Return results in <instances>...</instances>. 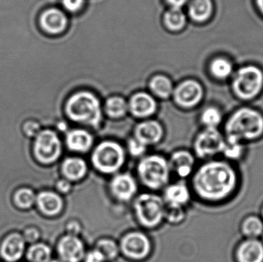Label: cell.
I'll list each match as a JSON object with an SVG mask.
<instances>
[{
    "label": "cell",
    "instance_id": "1",
    "mask_svg": "<svg viewBox=\"0 0 263 262\" xmlns=\"http://www.w3.org/2000/svg\"><path fill=\"white\" fill-rule=\"evenodd\" d=\"M237 177L227 163L211 161L199 168L193 175V187L199 198L205 201H220L236 189Z\"/></svg>",
    "mask_w": 263,
    "mask_h": 262
},
{
    "label": "cell",
    "instance_id": "2",
    "mask_svg": "<svg viewBox=\"0 0 263 262\" xmlns=\"http://www.w3.org/2000/svg\"><path fill=\"white\" fill-rule=\"evenodd\" d=\"M68 118L77 124L98 130L103 123V112L98 98L88 92L72 95L66 105Z\"/></svg>",
    "mask_w": 263,
    "mask_h": 262
},
{
    "label": "cell",
    "instance_id": "3",
    "mask_svg": "<svg viewBox=\"0 0 263 262\" xmlns=\"http://www.w3.org/2000/svg\"><path fill=\"white\" fill-rule=\"evenodd\" d=\"M226 132L227 140L242 143L256 139L263 134V116L253 109H239L227 122Z\"/></svg>",
    "mask_w": 263,
    "mask_h": 262
},
{
    "label": "cell",
    "instance_id": "4",
    "mask_svg": "<svg viewBox=\"0 0 263 262\" xmlns=\"http://www.w3.org/2000/svg\"><path fill=\"white\" fill-rule=\"evenodd\" d=\"M136 171L139 182L152 191L164 189L172 172L168 159L159 154L144 155L138 163Z\"/></svg>",
    "mask_w": 263,
    "mask_h": 262
},
{
    "label": "cell",
    "instance_id": "5",
    "mask_svg": "<svg viewBox=\"0 0 263 262\" xmlns=\"http://www.w3.org/2000/svg\"><path fill=\"white\" fill-rule=\"evenodd\" d=\"M126 151L118 142L103 140L94 146L91 153L92 167L103 175H115L126 163Z\"/></svg>",
    "mask_w": 263,
    "mask_h": 262
},
{
    "label": "cell",
    "instance_id": "6",
    "mask_svg": "<svg viewBox=\"0 0 263 262\" xmlns=\"http://www.w3.org/2000/svg\"><path fill=\"white\" fill-rule=\"evenodd\" d=\"M165 204L163 198L153 192H144L135 197L133 212L136 221L145 229L157 228L164 221Z\"/></svg>",
    "mask_w": 263,
    "mask_h": 262
},
{
    "label": "cell",
    "instance_id": "7",
    "mask_svg": "<svg viewBox=\"0 0 263 262\" xmlns=\"http://www.w3.org/2000/svg\"><path fill=\"white\" fill-rule=\"evenodd\" d=\"M35 158L43 165H51L58 161L63 151V144L55 131L44 129L39 132L34 143Z\"/></svg>",
    "mask_w": 263,
    "mask_h": 262
},
{
    "label": "cell",
    "instance_id": "8",
    "mask_svg": "<svg viewBox=\"0 0 263 262\" xmlns=\"http://www.w3.org/2000/svg\"><path fill=\"white\" fill-rule=\"evenodd\" d=\"M263 85V74L255 66H247L238 71L233 81V89L239 98L250 99L260 92Z\"/></svg>",
    "mask_w": 263,
    "mask_h": 262
},
{
    "label": "cell",
    "instance_id": "9",
    "mask_svg": "<svg viewBox=\"0 0 263 262\" xmlns=\"http://www.w3.org/2000/svg\"><path fill=\"white\" fill-rule=\"evenodd\" d=\"M120 251L126 258L141 261L149 255L152 243L148 235L141 231H132L124 234L119 243Z\"/></svg>",
    "mask_w": 263,
    "mask_h": 262
},
{
    "label": "cell",
    "instance_id": "10",
    "mask_svg": "<svg viewBox=\"0 0 263 262\" xmlns=\"http://www.w3.org/2000/svg\"><path fill=\"white\" fill-rule=\"evenodd\" d=\"M225 143L223 136L217 129L205 128L195 138V153L200 158L214 156L222 152Z\"/></svg>",
    "mask_w": 263,
    "mask_h": 262
},
{
    "label": "cell",
    "instance_id": "11",
    "mask_svg": "<svg viewBox=\"0 0 263 262\" xmlns=\"http://www.w3.org/2000/svg\"><path fill=\"white\" fill-rule=\"evenodd\" d=\"M109 189L112 198L120 203H129L136 196L137 181L129 172H118L109 182Z\"/></svg>",
    "mask_w": 263,
    "mask_h": 262
},
{
    "label": "cell",
    "instance_id": "12",
    "mask_svg": "<svg viewBox=\"0 0 263 262\" xmlns=\"http://www.w3.org/2000/svg\"><path fill=\"white\" fill-rule=\"evenodd\" d=\"M57 253L63 262H81L86 255V246L82 238L76 235H63L57 243Z\"/></svg>",
    "mask_w": 263,
    "mask_h": 262
},
{
    "label": "cell",
    "instance_id": "13",
    "mask_svg": "<svg viewBox=\"0 0 263 262\" xmlns=\"http://www.w3.org/2000/svg\"><path fill=\"white\" fill-rule=\"evenodd\" d=\"M133 137L147 147L155 146L163 138L164 129L162 124L156 120H144L136 125Z\"/></svg>",
    "mask_w": 263,
    "mask_h": 262
},
{
    "label": "cell",
    "instance_id": "14",
    "mask_svg": "<svg viewBox=\"0 0 263 262\" xmlns=\"http://www.w3.org/2000/svg\"><path fill=\"white\" fill-rule=\"evenodd\" d=\"M65 145L74 153L86 154L93 148L94 137L85 129H69L65 135Z\"/></svg>",
    "mask_w": 263,
    "mask_h": 262
},
{
    "label": "cell",
    "instance_id": "15",
    "mask_svg": "<svg viewBox=\"0 0 263 262\" xmlns=\"http://www.w3.org/2000/svg\"><path fill=\"white\" fill-rule=\"evenodd\" d=\"M203 91L196 81L188 80L179 85L174 92L176 103L183 108H192L201 101Z\"/></svg>",
    "mask_w": 263,
    "mask_h": 262
},
{
    "label": "cell",
    "instance_id": "16",
    "mask_svg": "<svg viewBox=\"0 0 263 262\" xmlns=\"http://www.w3.org/2000/svg\"><path fill=\"white\" fill-rule=\"evenodd\" d=\"M35 203L40 212L49 217L60 215L64 209L65 203L63 197L57 192L43 191L36 195Z\"/></svg>",
    "mask_w": 263,
    "mask_h": 262
},
{
    "label": "cell",
    "instance_id": "17",
    "mask_svg": "<svg viewBox=\"0 0 263 262\" xmlns=\"http://www.w3.org/2000/svg\"><path fill=\"white\" fill-rule=\"evenodd\" d=\"M89 171L87 163L80 156L64 158L60 166V172L65 179L70 183H78L86 178Z\"/></svg>",
    "mask_w": 263,
    "mask_h": 262
},
{
    "label": "cell",
    "instance_id": "18",
    "mask_svg": "<svg viewBox=\"0 0 263 262\" xmlns=\"http://www.w3.org/2000/svg\"><path fill=\"white\" fill-rule=\"evenodd\" d=\"M162 198L167 206L184 208L191 199V192L185 183L179 182L164 188Z\"/></svg>",
    "mask_w": 263,
    "mask_h": 262
},
{
    "label": "cell",
    "instance_id": "19",
    "mask_svg": "<svg viewBox=\"0 0 263 262\" xmlns=\"http://www.w3.org/2000/svg\"><path fill=\"white\" fill-rule=\"evenodd\" d=\"M172 172L179 178H185L193 173L195 164L194 155L187 150H177L172 154L168 159Z\"/></svg>",
    "mask_w": 263,
    "mask_h": 262
},
{
    "label": "cell",
    "instance_id": "20",
    "mask_svg": "<svg viewBox=\"0 0 263 262\" xmlns=\"http://www.w3.org/2000/svg\"><path fill=\"white\" fill-rule=\"evenodd\" d=\"M128 107L133 116L146 118L154 115L156 111V103L151 95L141 92L132 97Z\"/></svg>",
    "mask_w": 263,
    "mask_h": 262
},
{
    "label": "cell",
    "instance_id": "21",
    "mask_svg": "<svg viewBox=\"0 0 263 262\" xmlns=\"http://www.w3.org/2000/svg\"><path fill=\"white\" fill-rule=\"evenodd\" d=\"M24 237L18 233L8 235L2 243L0 253L6 261H18L23 256L25 250Z\"/></svg>",
    "mask_w": 263,
    "mask_h": 262
},
{
    "label": "cell",
    "instance_id": "22",
    "mask_svg": "<svg viewBox=\"0 0 263 262\" xmlns=\"http://www.w3.org/2000/svg\"><path fill=\"white\" fill-rule=\"evenodd\" d=\"M240 262H262L263 245L254 238L244 241L238 249Z\"/></svg>",
    "mask_w": 263,
    "mask_h": 262
},
{
    "label": "cell",
    "instance_id": "23",
    "mask_svg": "<svg viewBox=\"0 0 263 262\" xmlns=\"http://www.w3.org/2000/svg\"><path fill=\"white\" fill-rule=\"evenodd\" d=\"M41 24L47 32L59 33L66 28L67 18L61 11L55 9H49L42 15Z\"/></svg>",
    "mask_w": 263,
    "mask_h": 262
},
{
    "label": "cell",
    "instance_id": "24",
    "mask_svg": "<svg viewBox=\"0 0 263 262\" xmlns=\"http://www.w3.org/2000/svg\"><path fill=\"white\" fill-rule=\"evenodd\" d=\"M211 0H192L189 11L190 15L193 19L198 22H203L211 15Z\"/></svg>",
    "mask_w": 263,
    "mask_h": 262
},
{
    "label": "cell",
    "instance_id": "25",
    "mask_svg": "<svg viewBox=\"0 0 263 262\" xmlns=\"http://www.w3.org/2000/svg\"><path fill=\"white\" fill-rule=\"evenodd\" d=\"M94 249L98 250L106 261H114L120 253L119 243L110 238H100Z\"/></svg>",
    "mask_w": 263,
    "mask_h": 262
},
{
    "label": "cell",
    "instance_id": "26",
    "mask_svg": "<svg viewBox=\"0 0 263 262\" xmlns=\"http://www.w3.org/2000/svg\"><path fill=\"white\" fill-rule=\"evenodd\" d=\"M105 111L111 118H123L129 111L128 103L120 97H112L106 101Z\"/></svg>",
    "mask_w": 263,
    "mask_h": 262
},
{
    "label": "cell",
    "instance_id": "27",
    "mask_svg": "<svg viewBox=\"0 0 263 262\" xmlns=\"http://www.w3.org/2000/svg\"><path fill=\"white\" fill-rule=\"evenodd\" d=\"M52 256V250L47 245L36 243L32 245L27 252V258L31 262H49Z\"/></svg>",
    "mask_w": 263,
    "mask_h": 262
},
{
    "label": "cell",
    "instance_id": "28",
    "mask_svg": "<svg viewBox=\"0 0 263 262\" xmlns=\"http://www.w3.org/2000/svg\"><path fill=\"white\" fill-rule=\"evenodd\" d=\"M150 87L153 92L161 98H168L173 92L171 82L166 77L161 75L153 78L150 83Z\"/></svg>",
    "mask_w": 263,
    "mask_h": 262
},
{
    "label": "cell",
    "instance_id": "29",
    "mask_svg": "<svg viewBox=\"0 0 263 262\" xmlns=\"http://www.w3.org/2000/svg\"><path fill=\"white\" fill-rule=\"evenodd\" d=\"M165 22L172 30H179L185 25V15L179 8L173 7L165 13Z\"/></svg>",
    "mask_w": 263,
    "mask_h": 262
},
{
    "label": "cell",
    "instance_id": "30",
    "mask_svg": "<svg viewBox=\"0 0 263 262\" xmlns=\"http://www.w3.org/2000/svg\"><path fill=\"white\" fill-rule=\"evenodd\" d=\"M242 232L251 238L259 236L263 232L262 221L257 217H249L242 224Z\"/></svg>",
    "mask_w": 263,
    "mask_h": 262
},
{
    "label": "cell",
    "instance_id": "31",
    "mask_svg": "<svg viewBox=\"0 0 263 262\" xmlns=\"http://www.w3.org/2000/svg\"><path fill=\"white\" fill-rule=\"evenodd\" d=\"M222 114L219 109L214 107L207 108L201 115V122L205 128L217 129V126L222 121Z\"/></svg>",
    "mask_w": 263,
    "mask_h": 262
},
{
    "label": "cell",
    "instance_id": "32",
    "mask_svg": "<svg viewBox=\"0 0 263 262\" xmlns=\"http://www.w3.org/2000/svg\"><path fill=\"white\" fill-rule=\"evenodd\" d=\"M36 201V195L30 189H22L17 191L15 195V201L22 209H29Z\"/></svg>",
    "mask_w": 263,
    "mask_h": 262
},
{
    "label": "cell",
    "instance_id": "33",
    "mask_svg": "<svg viewBox=\"0 0 263 262\" xmlns=\"http://www.w3.org/2000/svg\"><path fill=\"white\" fill-rule=\"evenodd\" d=\"M212 73L219 78H226L231 75L233 66L230 62L224 58L215 59L211 64Z\"/></svg>",
    "mask_w": 263,
    "mask_h": 262
},
{
    "label": "cell",
    "instance_id": "34",
    "mask_svg": "<svg viewBox=\"0 0 263 262\" xmlns=\"http://www.w3.org/2000/svg\"><path fill=\"white\" fill-rule=\"evenodd\" d=\"M185 218V212L184 208L165 205L164 220H166L170 224L178 225L182 223Z\"/></svg>",
    "mask_w": 263,
    "mask_h": 262
},
{
    "label": "cell",
    "instance_id": "35",
    "mask_svg": "<svg viewBox=\"0 0 263 262\" xmlns=\"http://www.w3.org/2000/svg\"><path fill=\"white\" fill-rule=\"evenodd\" d=\"M243 152L242 143L240 142L227 140L224 146L222 153L230 159H237L242 155Z\"/></svg>",
    "mask_w": 263,
    "mask_h": 262
},
{
    "label": "cell",
    "instance_id": "36",
    "mask_svg": "<svg viewBox=\"0 0 263 262\" xmlns=\"http://www.w3.org/2000/svg\"><path fill=\"white\" fill-rule=\"evenodd\" d=\"M148 147L145 146V145L141 143L140 142L136 140V138H129L127 142V151L131 156L134 158H142L145 155Z\"/></svg>",
    "mask_w": 263,
    "mask_h": 262
},
{
    "label": "cell",
    "instance_id": "37",
    "mask_svg": "<svg viewBox=\"0 0 263 262\" xmlns=\"http://www.w3.org/2000/svg\"><path fill=\"white\" fill-rule=\"evenodd\" d=\"M81 223L77 220H70L68 221L66 226V234L68 235H76V236H80V234L82 232Z\"/></svg>",
    "mask_w": 263,
    "mask_h": 262
},
{
    "label": "cell",
    "instance_id": "38",
    "mask_svg": "<svg viewBox=\"0 0 263 262\" xmlns=\"http://www.w3.org/2000/svg\"><path fill=\"white\" fill-rule=\"evenodd\" d=\"M55 189L60 195H67L72 191V183L63 178L57 181Z\"/></svg>",
    "mask_w": 263,
    "mask_h": 262
},
{
    "label": "cell",
    "instance_id": "39",
    "mask_svg": "<svg viewBox=\"0 0 263 262\" xmlns=\"http://www.w3.org/2000/svg\"><path fill=\"white\" fill-rule=\"evenodd\" d=\"M83 261L84 262H105L106 260L98 250L94 249L86 252Z\"/></svg>",
    "mask_w": 263,
    "mask_h": 262
},
{
    "label": "cell",
    "instance_id": "40",
    "mask_svg": "<svg viewBox=\"0 0 263 262\" xmlns=\"http://www.w3.org/2000/svg\"><path fill=\"white\" fill-rule=\"evenodd\" d=\"M24 131L29 136H36L41 130L38 123L35 122H29L26 123V126H24Z\"/></svg>",
    "mask_w": 263,
    "mask_h": 262
},
{
    "label": "cell",
    "instance_id": "41",
    "mask_svg": "<svg viewBox=\"0 0 263 262\" xmlns=\"http://www.w3.org/2000/svg\"><path fill=\"white\" fill-rule=\"evenodd\" d=\"M63 3L67 10L76 12L83 6V0H63Z\"/></svg>",
    "mask_w": 263,
    "mask_h": 262
},
{
    "label": "cell",
    "instance_id": "42",
    "mask_svg": "<svg viewBox=\"0 0 263 262\" xmlns=\"http://www.w3.org/2000/svg\"><path fill=\"white\" fill-rule=\"evenodd\" d=\"M40 232L38 229H35V228H30L28 229L25 232L24 239L28 241H37L40 238Z\"/></svg>",
    "mask_w": 263,
    "mask_h": 262
},
{
    "label": "cell",
    "instance_id": "43",
    "mask_svg": "<svg viewBox=\"0 0 263 262\" xmlns=\"http://www.w3.org/2000/svg\"><path fill=\"white\" fill-rule=\"evenodd\" d=\"M187 0H168V3L173 6V7L179 8L183 6Z\"/></svg>",
    "mask_w": 263,
    "mask_h": 262
},
{
    "label": "cell",
    "instance_id": "44",
    "mask_svg": "<svg viewBox=\"0 0 263 262\" xmlns=\"http://www.w3.org/2000/svg\"><path fill=\"white\" fill-rule=\"evenodd\" d=\"M58 128L60 131H65L66 132L69 130V129H67V126H66V124L65 123H59Z\"/></svg>",
    "mask_w": 263,
    "mask_h": 262
},
{
    "label": "cell",
    "instance_id": "45",
    "mask_svg": "<svg viewBox=\"0 0 263 262\" xmlns=\"http://www.w3.org/2000/svg\"><path fill=\"white\" fill-rule=\"evenodd\" d=\"M257 4L260 9L261 12L263 13V0H257Z\"/></svg>",
    "mask_w": 263,
    "mask_h": 262
},
{
    "label": "cell",
    "instance_id": "46",
    "mask_svg": "<svg viewBox=\"0 0 263 262\" xmlns=\"http://www.w3.org/2000/svg\"><path fill=\"white\" fill-rule=\"evenodd\" d=\"M49 262H60L59 261H55V260H50Z\"/></svg>",
    "mask_w": 263,
    "mask_h": 262
},
{
    "label": "cell",
    "instance_id": "47",
    "mask_svg": "<svg viewBox=\"0 0 263 262\" xmlns=\"http://www.w3.org/2000/svg\"><path fill=\"white\" fill-rule=\"evenodd\" d=\"M262 213H263V211H262Z\"/></svg>",
    "mask_w": 263,
    "mask_h": 262
}]
</instances>
